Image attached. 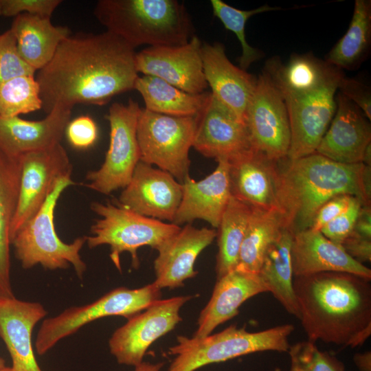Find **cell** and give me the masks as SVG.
I'll use <instances>...</instances> for the list:
<instances>
[{"label":"cell","instance_id":"8fae6325","mask_svg":"<svg viewBox=\"0 0 371 371\" xmlns=\"http://www.w3.org/2000/svg\"><path fill=\"white\" fill-rule=\"evenodd\" d=\"M342 70L319 87L295 94L282 95L291 128L286 158L295 159L315 153L336 110V95Z\"/></svg>","mask_w":371,"mask_h":371},{"label":"cell","instance_id":"7c38bea8","mask_svg":"<svg viewBox=\"0 0 371 371\" xmlns=\"http://www.w3.org/2000/svg\"><path fill=\"white\" fill-rule=\"evenodd\" d=\"M245 124L252 148L274 161L286 158L291 143L287 109L264 71L256 79L245 111Z\"/></svg>","mask_w":371,"mask_h":371},{"label":"cell","instance_id":"cb8c5ba5","mask_svg":"<svg viewBox=\"0 0 371 371\" xmlns=\"http://www.w3.org/2000/svg\"><path fill=\"white\" fill-rule=\"evenodd\" d=\"M201 59L212 94L245 123V111L255 89L256 78L232 63L221 43L202 45Z\"/></svg>","mask_w":371,"mask_h":371},{"label":"cell","instance_id":"c3c4849f","mask_svg":"<svg viewBox=\"0 0 371 371\" xmlns=\"http://www.w3.org/2000/svg\"><path fill=\"white\" fill-rule=\"evenodd\" d=\"M362 163L366 166H371V144L365 150Z\"/></svg>","mask_w":371,"mask_h":371},{"label":"cell","instance_id":"603a6c76","mask_svg":"<svg viewBox=\"0 0 371 371\" xmlns=\"http://www.w3.org/2000/svg\"><path fill=\"white\" fill-rule=\"evenodd\" d=\"M38 302L0 296V337L12 359V371H42L32 344L35 325L47 315Z\"/></svg>","mask_w":371,"mask_h":371},{"label":"cell","instance_id":"74e56055","mask_svg":"<svg viewBox=\"0 0 371 371\" xmlns=\"http://www.w3.org/2000/svg\"><path fill=\"white\" fill-rule=\"evenodd\" d=\"M36 71L20 56L16 38L10 29L1 34L0 35V86L19 76H34Z\"/></svg>","mask_w":371,"mask_h":371},{"label":"cell","instance_id":"b9f144b4","mask_svg":"<svg viewBox=\"0 0 371 371\" xmlns=\"http://www.w3.org/2000/svg\"><path fill=\"white\" fill-rule=\"evenodd\" d=\"M339 93L355 104L364 113L371 119V91L370 88L362 82L345 77L339 80L338 89Z\"/></svg>","mask_w":371,"mask_h":371},{"label":"cell","instance_id":"f1b7e54d","mask_svg":"<svg viewBox=\"0 0 371 371\" xmlns=\"http://www.w3.org/2000/svg\"><path fill=\"white\" fill-rule=\"evenodd\" d=\"M21 161L0 149V296L14 297L10 283V229L18 204Z\"/></svg>","mask_w":371,"mask_h":371},{"label":"cell","instance_id":"f546056e","mask_svg":"<svg viewBox=\"0 0 371 371\" xmlns=\"http://www.w3.org/2000/svg\"><path fill=\"white\" fill-rule=\"evenodd\" d=\"M294 233L284 227L267 251L258 275L269 292L291 315L299 319L300 313L293 290V272L291 249Z\"/></svg>","mask_w":371,"mask_h":371},{"label":"cell","instance_id":"8d00e7d4","mask_svg":"<svg viewBox=\"0 0 371 371\" xmlns=\"http://www.w3.org/2000/svg\"><path fill=\"white\" fill-rule=\"evenodd\" d=\"M287 352L289 371H346L342 361L331 352L320 350L308 339L290 346Z\"/></svg>","mask_w":371,"mask_h":371},{"label":"cell","instance_id":"52a82bcc","mask_svg":"<svg viewBox=\"0 0 371 371\" xmlns=\"http://www.w3.org/2000/svg\"><path fill=\"white\" fill-rule=\"evenodd\" d=\"M91 207L100 218L91 226L92 235L86 236L88 247L109 245L110 258L120 271L122 253L126 251L131 255L132 266L136 269L139 265L137 256L139 247L150 246L156 249L181 229L172 223H166L140 215L115 203L95 202Z\"/></svg>","mask_w":371,"mask_h":371},{"label":"cell","instance_id":"836d02e7","mask_svg":"<svg viewBox=\"0 0 371 371\" xmlns=\"http://www.w3.org/2000/svg\"><path fill=\"white\" fill-rule=\"evenodd\" d=\"M251 210L250 206L231 196L216 231L217 279L236 269Z\"/></svg>","mask_w":371,"mask_h":371},{"label":"cell","instance_id":"ac0fdd59","mask_svg":"<svg viewBox=\"0 0 371 371\" xmlns=\"http://www.w3.org/2000/svg\"><path fill=\"white\" fill-rule=\"evenodd\" d=\"M227 161L233 197L251 208L279 210L278 161L272 160L252 148Z\"/></svg>","mask_w":371,"mask_h":371},{"label":"cell","instance_id":"681fc988","mask_svg":"<svg viewBox=\"0 0 371 371\" xmlns=\"http://www.w3.org/2000/svg\"><path fill=\"white\" fill-rule=\"evenodd\" d=\"M5 367V360L0 357V370Z\"/></svg>","mask_w":371,"mask_h":371},{"label":"cell","instance_id":"5b68a950","mask_svg":"<svg viewBox=\"0 0 371 371\" xmlns=\"http://www.w3.org/2000/svg\"><path fill=\"white\" fill-rule=\"evenodd\" d=\"M294 330L286 324L258 332H248L232 325L203 338L179 335L168 354L175 356L167 371H195L205 366L264 351L287 352Z\"/></svg>","mask_w":371,"mask_h":371},{"label":"cell","instance_id":"7402d4cb","mask_svg":"<svg viewBox=\"0 0 371 371\" xmlns=\"http://www.w3.org/2000/svg\"><path fill=\"white\" fill-rule=\"evenodd\" d=\"M293 276L323 272H344L371 280V270L320 232L306 229L293 235L291 249Z\"/></svg>","mask_w":371,"mask_h":371},{"label":"cell","instance_id":"5bb4252c","mask_svg":"<svg viewBox=\"0 0 371 371\" xmlns=\"http://www.w3.org/2000/svg\"><path fill=\"white\" fill-rule=\"evenodd\" d=\"M21 172L10 240L39 210L56 182L71 177L72 165L61 144L21 156Z\"/></svg>","mask_w":371,"mask_h":371},{"label":"cell","instance_id":"f35d334b","mask_svg":"<svg viewBox=\"0 0 371 371\" xmlns=\"http://www.w3.org/2000/svg\"><path fill=\"white\" fill-rule=\"evenodd\" d=\"M362 205L359 199L353 197L346 210L328 223L320 232L332 242L341 246L352 232Z\"/></svg>","mask_w":371,"mask_h":371},{"label":"cell","instance_id":"6da1fadb","mask_svg":"<svg viewBox=\"0 0 371 371\" xmlns=\"http://www.w3.org/2000/svg\"><path fill=\"white\" fill-rule=\"evenodd\" d=\"M136 52L119 36L100 34L69 35L36 76L42 109L104 105L114 96L134 89L138 72Z\"/></svg>","mask_w":371,"mask_h":371},{"label":"cell","instance_id":"4316f807","mask_svg":"<svg viewBox=\"0 0 371 371\" xmlns=\"http://www.w3.org/2000/svg\"><path fill=\"white\" fill-rule=\"evenodd\" d=\"M10 30L20 56L36 71L49 63L60 43L71 35L68 27L54 25L50 18L30 14L14 17Z\"/></svg>","mask_w":371,"mask_h":371},{"label":"cell","instance_id":"277c9868","mask_svg":"<svg viewBox=\"0 0 371 371\" xmlns=\"http://www.w3.org/2000/svg\"><path fill=\"white\" fill-rule=\"evenodd\" d=\"M97 20L133 49L142 45L179 46L192 38V25L176 0H100Z\"/></svg>","mask_w":371,"mask_h":371},{"label":"cell","instance_id":"9a60e30c","mask_svg":"<svg viewBox=\"0 0 371 371\" xmlns=\"http://www.w3.org/2000/svg\"><path fill=\"white\" fill-rule=\"evenodd\" d=\"M201 47L196 36L183 45L148 47L135 54L137 71L161 78L187 93H203L208 85L203 73Z\"/></svg>","mask_w":371,"mask_h":371},{"label":"cell","instance_id":"e575fe53","mask_svg":"<svg viewBox=\"0 0 371 371\" xmlns=\"http://www.w3.org/2000/svg\"><path fill=\"white\" fill-rule=\"evenodd\" d=\"M42 106L39 85L33 75L19 76L0 86L1 117H16Z\"/></svg>","mask_w":371,"mask_h":371},{"label":"cell","instance_id":"7bdbcfd3","mask_svg":"<svg viewBox=\"0 0 371 371\" xmlns=\"http://www.w3.org/2000/svg\"><path fill=\"white\" fill-rule=\"evenodd\" d=\"M355 197L350 194H339L325 202L316 212L308 229L320 232L330 221L342 213Z\"/></svg>","mask_w":371,"mask_h":371},{"label":"cell","instance_id":"d6a6232c","mask_svg":"<svg viewBox=\"0 0 371 371\" xmlns=\"http://www.w3.org/2000/svg\"><path fill=\"white\" fill-rule=\"evenodd\" d=\"M285 226L279 210L252 208L236 269L258 273L267 251Z\"/></svg>","mask_w":371,"mask_h":371},{"label":"cell","instance_id":"d590c367","mask_svg":"<svg viewBox=\"0 0 371 371\" xmlns=\"http://www.w3.org/2000/svg\"><path fill=\"white\" fill-rule=\"evenodd\" d=\"M210 3L214 15L221 21L227 30L234 32L238 38L242 48V54L238 58V63L240 68L246 71L253 63L263 56L261 51L251 47L246 40L247 21L251 16L257 14L280 8L265 4L256 9L243 10L234 8L221 0H211Z\"/></svg>","mask_w":371,"mask_h":371},{"label":"cell","instance_id":"2e32d148","mask_svg":"<svg viewBox=\"0 0 371 371\" xmlns=\"http://www.w3.org/2000/svg\"><path fill=\"white\" fill-rule=\"evenodd\" d=\"M181 198V183L172 175L139 160L114 203L140 215L172 223Z\"/></svg>","mask_w":371,"mask_h":371},{"label":"cell","instance_id":"4fadbf2b","mask_svg":"<svg viewBox=\"0 0 371 371\" xmlns=\"http://www.w3.org/2000/svg\"><path fill=\"white\" fill-rule=\"evenodd\" d=\"M191 298L184 295L159 300L128 319L109 341L110 352L117 363L135 367L143 362L150 345L181 321L179 310Z\"/></svg>","mask_w":371,"mask_h":371},{"label":"cell","instance_id":"7a4b0ae2","mask_svg":"<svg viewBox=\"0 0 371 371\" xmlns=\"http://www.w3.org/2000/svg\"><path fill=\"white\" fill-rule=\"evenodd\" d=\"M370 280L344 272L296 276L293 290L308 339L355 348L371 335Z\"/></svg>","mask_w":371,"mask_h":371},{"label":"cell","instance_id":"83f0119b","mask_svg":"<svg viewBox=\"0 0 371 371\" xmlns=\"http://www.w3.org/2000/svg\"><path fill=\"white\" fill-rule=\"evenodd\" d=\"M339 69L311 53L293 54L284 63L278 57L269 59L263 71L269 76L281 95L315 89Z\"/></svg>","mask_w":371,"mask_h":371},{"label":"cell","instance_id":"816d5d0a","mask_svg":"<svg viewBox=\"0 0 371 371\" xmlns=\"http://www.w3.org/2000/svg\"><path fill=\"white\" fill-rule=\"evenodd\" d=\"M0 371H12L11 367H5L0 370Z\"/></svg>","mask_w":371,"mask_h":371},{"label":"cell","instance_id":"ffe728a7","mask_svg":"<svg viewBox=\"0 0 371 371\" xmlns=\"http://www.w3.org/2000/svg\"><path fill=\"white\" fill-rule=\"evenodd\" d=\"M216 234L215 229L196 228L190 223L181 227L156 249L158 256L154 261L156 278L153 283L160 289H174L194 277L197 271L194 265L198 256L212 243Z\"/></svg>","mask_w":371,"mask_h":371},{"label":"cell","instance_id":"d6986e66","mask_svg":"<svg viewBox=\"0 0 371 371\" xmlns=\"http://www.w3.org/2000/svg\"><path fill=\"white\" fill-rule=\"evenodd\" d=\"M336 104L334 116L315 153L341 164H361L366 148L371 144L368 119L339 92Z\"/></svg>","mask_w":371,"mask_h":371},{"label":"cell","instance_id":"ba28073f","mask_svg":"<svg viewBox=\"0 0 371 371\" xmlns=\"http://www.w3.org/2000/svg\"><path fill=\"white\" fill-rule=\"evenodd\" d=\"M161 295L154 283L135 289L119 287L91 304L69 307L43 321L35 342L36 353L45 355L60 339L94 320L112 315L129 319L160 300Z\"/></svg>","mask_w":371,"mask_h":371},{"label":"cell","instance_id":"bcb514c9","mask_svg":"<svg viewBox=\"0 0 371 371\" xmlns=\"http://www.w3.org/2000/svg\"><path fill=\"white\" fill-rule=\"evenodd\" d=\"M353 361L360 371H371V352L366 351L363 353H356Z\"/></svg>","mask_w":371,"mask_h":371},{"label":"cell","instance_id":"7dc6e473","mask_svg":"<svg viewBox=\"0 0 371 371\" xmlns=\"http://www.w3.org/2000/svg\"><path fill=\"white\" fill-rule=\"evenodd\" d=\"M163 366L164 363L162 362L157 363L142 362L140 364L135 366V371H160Z\"/></svg>","mask_w":371,"mask_h":371},{"label":"cell","instance_id":"ab89813d","mask_svg":"<svg viewBox=\"0 0 371 371\" xmlns=\"http://www.w3.org/2000/svg\"><path fill=\"white\" fill-rule=\"evenodd\" d=\"M61 0H3V16L30 14L51 18Z\"/></svg>","mask_w":371,"mask_h":371},{"label":"cell","instance_id":"f907efd6","mask_svg":"<svg viewBox=\"0 0 371 371\" xmlns=\"http://www.w3.org/2000/svg\"><path fill=\"white\" fill-rule=\"evenodd\" d=\"M0 16H3V0H0Z\"/></svg>","mask_w":371,"mask_h":371},{"label":"cell","instance_id":"ee69618b","mask_svg":"<svg viewBox=\"0 0 371 371\" xmlns=\"http://www.w3.org/2000/svg\"><path fill=\"white\" fill-rule=\"evenodd\" d=\"M341 247L353 259L363 264L371 261V238L354 232L343 242Z\"/></svg>","mask_w":371,"mask_h":371},{"label":"cell","instance_id":"8992f818","mask_svg":"<svg viewBox=\"0 0 371 371\" xmlns=\"http://www.w3.org/2000/svg\"><path fill=\"white\" fill-rule=\"evenodd\" d=\"M75 183L71 177L60 179L47 196L37 213L27 221L11 240L17 259L27 269L41 265L45 269H66L72 265L82 278L87 265L80 251L86 236L79 237L71 243L59 238L54 227V210L63 192Z\"/></svg>","mask_w":371,"mask_h":371},{"label":"cell","instance_id":"f6af8a7d","mask_svg":"<svg viewBox=\"0 0 371 371\" xmlns=\"http://www.w3.org/2000/svg\"><path fill=\"white\" fill-rule=\"evenodd\" d=\"M354 232L365 237L371 238V206L362 205L360 207Z\"/></svg>","mask_w":371,"mask_h":371},{"label":"cell","instance_id":"d4e9b609","mask_svg":"<svg viewBox=\"0 0 371 371\" xmlns=\"http://www.w3.org/2000/svg\"><path fill=\"white\" fill-rule=\"evenodd\" d=\"M71 114V109L58 106L38 121L0 116V149L16 157L60 144Z\"/></svg>","mask_w":371,"mask_h":371},{"label":"cell","instance_id":"3957f363","mask_svg":"<svg viewBox=\"0 0 371 371\" xmlns=\"http://www.w3.org/2000/svg\"><path fill=\"white\" fill-rule=\"evenodd\" d=\"M278 203L293 233L308 229L319 207L339 194H350L370 205L371 166L344 164L319 154L278 161Z\"/></svg>","mask_w":371,"mask_h":371},{"label":"cell","instance_id":"9c48e42d","mask_svg":"<svg viewBox=\"0 0 371 371\" xmlns=\"http://www.w3.org/2000/svg\"><path fill=\"white\" fill-rule=\"evenodd\" d=\"M196 116H171L141 109L137 126L140 161L155 165L179 183L189 175Z\"/></svg>","mask_w":371,"mask_h":371},{"label":"cell","instance_id":"30bf717a","mask_svg":"<svg viewBox=\"0 0 371 371\" xmlns=\"http://www.w3.org/2000/svg\"><path fill=\"white\" fill-rule=\"evenodd\" d=\"M141 109L132 99L126 104H111L106 116L110 125L109 147L101 167L87 173L86 186L109 194L128 185L140 160L137 126Z\"/></svg>","mask_w":371,"mask_h":371},{"label":"cell","instance_id":"484cf974","mask_svg":"<svg viewBox=\"0 0 371 371\" xmlns=\"http://www.w3.org/2000/svg\"><path fill=\"white\" fill-rule=\"evenodd\" d=\"M265 292L269 290L258 273L235 269L217 279L211 298L200 313L193 337L210 335L218 326L238 315L246 300Z\"/></svg>","mask_w":371,"mask_h":371},{"label":"cell","instance_id":"60d3db41","mask_svg":"<svg viewBox=\"0 0 371 371\" xmlns=\"http://www.w3.org/2000/svg\"><path fill=\"white\" fill-rule=\"evenodd\" d=\"M65 134L69 142L76 148L86 149L91 146L98 136V126L89 116H79L68 123Z\"/></svg>","mask_w":371,"mask_h":371},{"label":"cell","instance_id":"1f68e13d","mask_svg":"<svg viewBox=\"0 0 371 371\" xmlns=\"http://www.w3.org/2000/svg\"><path fill=\"white\" fill-rule=\"evenodd\" d=\"M371 43V1L356 0L349 27L324 60L339 69L358 68L367 58Z\"/></svg>","mask_w":371,"mask_h":371},{"label":"cell","instance_id":"4dcf8cb0","mask_svg":"<svg viewBox=\"0 0 371 371\" xmlns=\"http://www.w3.org/2000/svg\"><path fill=\"white\" fill-rule=\"evenodd\" d=\"M142 96L145 109L171 116H196L203 108L210 92L187 93L153 76H138L134 85Z\"/></svg>","mask_w":371,"mask_h":371},{"label":"cell","instance_id":"e0dca14e","mask_svg":"<svg viewBox=\"0 0 371 371\" xmlns=\"http://www.w3.org/2000/svg\"><path fill=\"white\" fill-rule=\"evenodd\" d=\"M192 147L206 157L228 160L251 146L244 122L210 92L196 115Z\"/></svg>","mask_w":371,"mask_h":371},{"label":"cell","instance_id":"44dd1931","mask_svg":"<svg viewBox=\"0 0 371 371\" xmlns=\"http://www.w3.org/2000/svg\"><path fill=\"white\" fill-rule=\"evenodd\" d=\"M216 161V169L205 178L195 181L189 175L184 178L181 201L172 223L179 226L201 219L218 227L232 194L228 161Z\"/></svg>","mask_w":371,"mask_h":371}]
</instances>
